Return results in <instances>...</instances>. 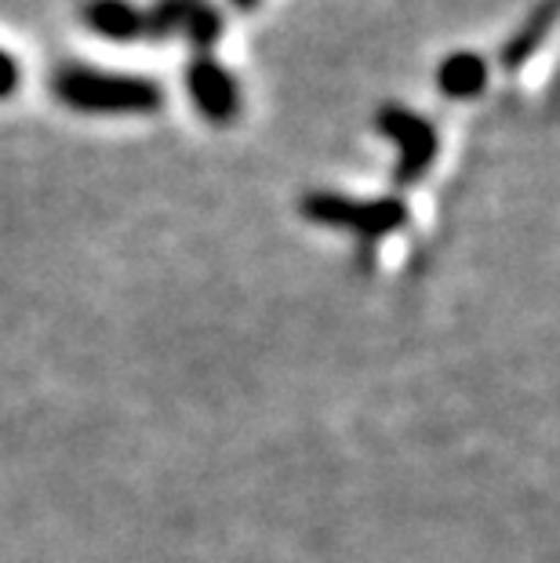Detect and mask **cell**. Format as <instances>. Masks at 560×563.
<instances>
[{
	"instance_id": "5",
	"label": "cell",
	"mask_w": 560,
	"mask_h": 563,
	"mask_svg": "<svg viewBox=\"0 0 560 563\" xmlns=\"http://www.w3.org/2000/svg\"><path fill=\"white\" fill-rule=\"evenodd\" d=\"M85 26L106 41H135L146 33V11H139L128 0H88Z\"/></svg>"
},
{
	"instance_id": "10",
	"label": "cell",
	"mask_w": 560,
	"mask_h": 563,
	"mask_svg": "<svg viewBox=\"0 0 560 563\" xmlns=\"http://www.w3.org/2000/svg\"><path fill=\"white\" fill-rule=\"evenodd\" d=\"M230 4H233V8H241V11H252V8L259 4V0H230Z\"/></svg>"
},
{
	"instance_id": "7",
	"label": "cell",
	"mask_w": 560,
	"mask_h": 563,
	"mask_svg": "<svg viewBox=\"0 0 560 563\" xmlns=\"http://www.w3.org/2000/svg\"><path fill=\"white\" fill-rule=\"evenodd\" d=\"M553 15H557V0H542V4L531 11L528 22L520 26V33H514L509 44L503 47V55H498L506 69H517L520 63H528V58L539 52V44L546 41V33L553 30Z\"/></svg>"
},
{
	"instance_id": "4",
	"label": "cell",
	"mask_w": 560,
	"mask_h": 563,
	"mask_svg": "<svg viewBox=\"0 0 560 563\" xmlns=\"http://www.w3.org/2000/svg\"><path fill=\"white\" fill-rule=\"evenodd\" d=\"M186 84H189V95H194L200 117L211 124H230L237 110H241L237 80L230 77V69H222L211 55H200L189 63Z\"/></svg>"
},
{
	"instance_id": "3",
	"label": "cell",
	"mask_w": 560,
	"mask_h": 563,
	"mask_svg": "<svg viewBox=\"0 0 560 563\" xmlns=\"http://www.w3.org/2000/svg\"><path fill=\"white\" fill-rule=\"evenodd\" d=\"M306 214H314L320 222H336L345 230H361V233H386L397 230L404 222V203L400 200H372V203H353L342 197L314 194L306 200Z\"/></svg>"
},
{
	"instance_id": "6",
	"label": "cell",
	"mask_w": 560,
	"mask_h": 563,
	"mask_svg": "<svg viewBox=\"0 0 560 563\" xmlns=\"http://www.w3.org/2000/svg\"><path fill=\"white\" fill-rule=\"evenodd\" d=\"M487 84V63L473 52H455L437 66V88L448 99H473Z\"/></svg>"
},
{
	"instance_id": "8",
	"label": "cell",
	"mask_w": 560,
	"mask_h": 563,
	"mask_svg": "<svg viewBox=\"0 0 560 563\" xmlns=\"http://www.w3.org/2000/svg\"><path fill=\"white\" fill-rule=\"evenodd\" d=\"M183 33L197 47H205V52H208V47L222 37V15H219V8H211L208 0H189Z\"/></svg>"
},
{
	"instance_id": "1",
	"label": "cell",
	"mask_w": 560,
	"mask_h": 563,
	"mask_svg": "<svg viewBox=\"0 0 560 563\" xmlns=\"http://www.w3.org/2000/svg\"><path fill=\"white\" fill-rule=\"evenodd\" d=\"M55 99L80 113H153L164 102V91L150 77L139 74H106L91 66L58 69Z\"/></svg>"
},
{
	"instance_id": "9",
	"label": "cell",
	"mask_w": 560,
	"mask_h": 563,
	"mask_svg": "<svg viewBox=\"0 0 560 563\" xmlns=\"http://www.w3.org/2000/svg\"><path fill=\"white\" fill-rule=\"evenodd\" d=\"M19 88V66L8 52H0V99H8Z\"/></svg>"
},
{
	"instance_id": "2",
	"label": "cell",
	"mask_w": 560,
	"mask_h": 563,
	"mask_svg": "<svg viewBox=\"0 0 560 563\" xmlns=\"http://www.w3.org/2000/svg\"><path fill=\"white\" fill-rule=\"evenodd\" d=\"M378 131L400 146V167H397L400 183L422 178V172L433 164L437 146H440L437 128L426 121V117L404 110V106H383V110H378Z\"/></svg>"
}]
</instances>
